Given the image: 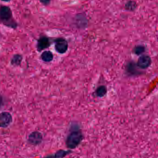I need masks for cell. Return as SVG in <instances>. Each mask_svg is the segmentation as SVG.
I'll return each instance as SVG.
<instances>
[{"label":"cell","instance_id":"obj_1","mask_svg":"<svg viewBox=\"0 0 158 158\" xmlns=\"http://www.w3.org/2000/svg\"><path fill=\"white\" fill-rule=\"evenodd\" d=\"M0 22L5 26L15 28L17 25L13 19L11 9L6 6H0Z\"/></svg>","mask_w":158,"mask_h":158},{"label":"cell","instance_id":"obj_2","mask_svg":"<svg viewBox=\"0 0 158 158\" xmlns=\"http://www.w3.org/2000/svg\"><path fill=\"white\" fill-rule=\"evenodd\" d=\"M83 139V135L80 130L79 129L73 130L67 136L66 145L69 149H75L79 145Z\"/></svg>","mask_w":158,"mask_h":158},{"label":"cell","instance_id":"obj_3","mask_svg":"<svg viewBox=\"0 0 158 158\" xmlns=\"http://www.w3.org/2000/svg\"><path fill=\"white\" fill-rule=\"evenodd\" d=\"M43 141L42 134L40 132L35 131L30 134L28 137V142L32 145L41 144Z\"/></svg>","mask_w":158,"mask_h":158},{"label":"cell","instance_id":"obj_4","mask_svg":"<svg viewBox=\"0 0 158 158\" xmlns=\"http://www.w3.org/2000/svg\"><path fill=\"white\" fill-rule=\"evenodd\" d=\"M55 48L59 53H65L68 48L67 41L63 38H58L55 41Z\"/></svg>","mask_w":158,"mask_h":158},{"label":"cell","instance_id":"obj_5","mask_svg":"<svg viewBox=\"0 0 158 158\" xmlns=\"http://www.w3.org/2000/svg\"><path fill=\"white\" fill-rule=\"evenodd\" d=\"M13 121L12 115L9 112L0 113V128H6L9 126Z\"/></svg>","mask_w":158,"mask_h":158},{"label":"cell","instance_id":"obj_6","mask_svg":"<svg viewBox=\"0 0 158 158\" xmlns=\"http://www.w3.org/2000/svg\"><path fill=\"white\" fill-rule=\"evenodd\" d=\"M151 58L149 56L144 55L138 58L137 61V65L140 68L146 69L150 66L151 64Z\"/></svg>","mask_w":158,"mask_h":158},{"label":"cell","instance_id":"obj_7","mask_svg":"<svg viewBox=\"0 0 158 158\" xmlns=\"http://www.w3.org/2000/svg\"><path fill=\"white\" fill-rule=\"evenodd\" d=\"M50 42L49 39L45 36L41 37L37 43V50L39 52L43 51L50 46Z\"/></svg>","mask_w":158,"mask_h":158},{"label":"cell","instance_id":"obj_8","mask_svg":"<svg viewBox=\"0 0 158 158\" xmlns=\"http://www.w3.org/2000/svg\"><path fill=\"white\" fill-rule=\"evenodd\" d=\"M71 152L70 150H58L53 155H49L43 158H64Z\"/></svg>","mask_w":158,"mask_h":158},{"label":"cell","instance_id":"obj_9","mask_svg":"<svg viewBox=\"0 0 158 158\" xmlns=\"http://www.w3.org/2000/svg\"><path fill=\"white\" fill-rule=\"evenodd\" d=\"M41 58L44 62H51L53 59V55L50 51H45L41 55Z\"/></svg>","mask_w":158,"mask_h":158},{"label":"cell","instance_id":"obj_10","mask_svg":"<svg viewBox=\"0 0 158 158\" xmlns=\"http://www.w3.org/2000/svg\"><path fill=\"white\" fill-rule=\"evenodd\" d=\"M22 60V56L20 55H15L11 59V64L14 66H17L21 64Z\"/></svg>","mask_w":158,"mask_h":158},{"label":"cell","instance_id":"obj_11","mask_svg":"<svg viewBox=\"0 0 158 158\" xmlns=\"http://www.w3.org/2000/svg\"><path fill=\"white\" fill-rule=\"evenodd\" d=\"M137 4L133 1H129L126 3L125 5V9L129 11H134L136 9Z\"/></svg>","mask_w":158,"mask_h":158},{"label":"cell","instance_id":"obj_12","mask_svg":"<svg viewBox=\"0 0 158 158\" xmlns=\"http://www.w3.org/2000/svg\"><path fill=\"white\" fill-rule=\"evenodd\" d=\"M106 93L107 88L104 85H101L96 89V95L99 97H103L105 96Z\"/></svg>","mask_w":158,"mask_h":158},{"label":"cell","instance_id":"obj_13","mask_svg":"<svg viewBox=\"0 0 158 158\" xmlns=\"http://www.w3.org/2000/svg\"><path fill=\"white\" fill-rule=\"evenodd\" d=\"M144 47L143 46H141V45L135 47L134 49L135 53L138 55L143 53L144 52Z\"/></svg>","mask_w":158,"mask_h":158},{"label":"cell","instance_id":"obj_14","mask_svg":"<svg viewBox=\"0 0 158 158\" xmlns=\"http://www.w3.org/2000/svg\"><path fill=\"white\" fill-rule=\"evenodd\" d=\"M42 3L45 5L48 4L50 3L51 0H40Z\"/></svg>","mask_w":158,"mask_h":158},{"label":"cell","instance_id":"obj_15","mask_svg":"<svg viewBox=\"0 0 158 158\" xmlns=\"http://www.w3.org/2000/svg\"><path fill=\"white\" fill-rule=\"evenodd\" d=\"M2 97H1V96H0V106H1V104H2Z\"/></svg>","mask_w":158,"mask_h":158},{"label":"cell","instance_id":"obj_16","mask_svg":"<svg viewBox=\"0 0 158 158\" xmlns=\"http://www.w3.org/2000/svg\"><path fill=\"white\" fill-rule=\"evenodd\" d=\"M2 1H3V2H9V1H11V0H2Z\"/></svg>","mask_w":158,"mask_h":158}]
</instances>
